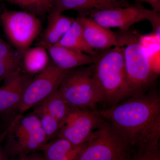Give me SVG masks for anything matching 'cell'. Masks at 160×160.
Segmentation results:
<instances>
[{
	"label": "cell",
	"mask_w": 160,
	"mask_h": 160,
	"mask_svg": "<svg viewBox=\"0 0 160 160\" xmlns=\"http://www.w3.org/2000/svg\"><path fill=\"white\" fill-rule=\"evenodd\" d=\"M134 149L158 144L160 138V97L156 92L130 96L117 105L99 110Z\"/></svg>",
	"instance_id": "1"
},
{
	"label": "cell",
	"mask_w": 160,
	"mask_h": 160,
	"mask_svg": "<svg viewBox=\"0 0 160 160\" xmlns=\"http://www.w3.org/2000/svg\"><path fill=\"white\" fill-rule=\"evenodd\" d=\"M92 68L103 103L108 108L132 95L121 47L115 46L98 53Z\"/></svg>",
	"instance_id": "2"
},
{
	"label": "cell",
	"mask_w": 160,
	"mask_h": 160,
	"mask_svg": "<svg viewBox=\"0 0 160 160\" xmlns=\"http://www.w3.org/2000/svg\"><path fill=\"white\" fill-rule=\"evenodd\" d=\"M3 141L9 159H18L43 151L49 142L34 112L27 115H18L0 136V142Z\"/></svg>",
	"instance_id": "3"
},
{
	"label": "cell",
	"mask_w": 160,
	"mask_h": 160,
	"mask_svg": "<svg viewBox=\"0 0 160 160\" xmlns=\"http://www.w3.org/2000/svg\"><path fill=\"white\" fill-rule=\"evenodd\" d=\"M118 46L122 50L127 79L132 95L145 92L152 83L156 71L137 35L129 29L117 35Z\"/></svg>",
	"instance_id": "4"
},
{
	"label": "cell",
	"mask_w": 160,
	"mask_h": 160,
	"mask_svg": "<svg viewBox=\"0 0 160 160\" xmlns=\"http://www.w3.org/2000/svg\"><path fill=\"white\" fill-rule=\"evenodd\" d=\"M134 150L131 143L103 118L99 127L83 145L75 160H131Z\"/></svg>",
	"instance_id": "5"
},
{
	"label": "cell",
	"mask_w": 160,
	"mask_h": 160,
	"mask_svg": "<svg viewBox=\"0 0 160 160\" xmlns=\"http://www.w3.org/2000/svg\"><path fill=\"white\" fill-rule=\"evenodd\" d=\"M58 89L70 108L96 110L98 104L103 103L92 65L67 70Z\"/></svg>",
	"instance_id": "6"
},
{
	"label": "cell",
	"mask_w": 160,
	"mask_h": 160,
	"mask_svg": "<svg viewBox=\"0 0 160 160\" xmlns=\"http://www.w3.org/2000/svg\"><path fill=\"white\" fill-rule=\"evenodd\" d=\"M0 21L11 46L22 58L42 30L39 18L25 11L4 9Z\"/></svg>",
	"instance_id": "7"
},
{
	"label": "cell",
	"mask_w": 160,
	"mask_h": 160,
	"mask_svg": "<svg viewBox=\"0 0 160 160\" xmlns=\"http://www.w3.org/2000/svg\"><path fill=\"white\" fill-rule=\"evenodd\" d=\"M89 17L107 29L117 27L122 31L129 29L135 23L148 20L157 36L160 37L159 12L146 9L139 3L126 7H120L92 12Z\"/></svg>",
	"instance_id": "8"
},
{
	"label": "cell",
	"mask_w": 160,
	"mask_h": 160,
	"mask_svg": "<svg viewBox=\"0 0 160 160\" xmlns=\"http://www.w3.org/2000/svg\"><path fill=\"white\" fill-rule=\"evenodd\" d=\"M103 120L99 110L71 108L57 136L67 140L72 146H82L90 140Z\"/></svg>",
	"instance_id": "9"
},
{
	"label": "cell",
	"mask_w": 160,
	"mask_h": 160,
	"mask_svg": "<svg viewBox=\"0 0 160 160\" xmlns=\"http://www.w3.org/2000/svg\"><path fill=\"white\" fill-rule=\"evenodd\" d=\"M67 70L50 61L47 67L32 78L24 92L18 109L24 112L37 106L58 89Z\"/></svg>",
	"instance_id": "10"
},
{
	"label": "cell",
	"mask_w": 160,
	"mask_h": 160,
	"mask_svg": "<svg viewBox=\"0 0 160 160\" xmlns=\"http://www.w3.org/2000/svg\"><path fill=\"white\" fill-rule=\"evenodd\" d=\"M32 76L18 71L6 78L0 87V114L18 109Z\"/></svg>",
	"instance_id": "11"
},
{
	"label": "cell",
	"mask_w": 160,
	"mask_h": 160,
	"mask_svg": "<svg viewBox=\"0 0 160 160\" xmlns=\"http://www.w3.org/2000/svg\"><path fill=\"white\" fill-rule=\"evenodd\" d=\"M77 18L82 25L85 41L91 49L105 50L118 46L117 34L110 29L101 26L90 17Z\"/></svg>",
	"instance_id": "12"
},
{
	"label": "cell",
	"mask_w": 160,
	"mask_h": 160,
	"mask_svg": "<svg viewBox=\"0 0 160 160\" xmlns=\"http://www.w3.org/2000/svg\"><path fill=\"white\" fill-rule=\"evenodd\" d=\"M129 0H57L54 10L61 13L69 10L77 12L80 17H87L92 11L126 7Z\"/></svg>",
	"instance_id": "13"
},
{
	"label": "cell",
	"mask_w": 160,
	"mask_h": 160,
	"mask_svg": "<svg viewBox=\"0 0 160 160\" xmlns=\"http://www.w3.org/2000/svg\"><path fill=\"white\" fill-rule=\"evenodd\" d=\"M75 20L74 18L53 9L48 15L47 27L41 34L37 46L47 49L57 44L70 29Z\"/></svg>",
	"instance_id": "14"
},
{
	"label": "cell",
	"mask_w": 160,
	"mask_h": 160,
	"mask_svg": "<svg viewBox=\"0 0 160 160\" xmlns=\"http://www.w3.org/2000/svg\"><path fill=\"white\" fill-rule=\"evenodd\" d=\"M47 50L52 62L60 69L65 70L92 65L94 63L95 57L58 45L51 46Z\"/></svg>",
	"instance_id": "15"
},
{
	"label": "cell",
	"mask_w": 160,
	"mask_h": 160,
	"mask_svg": "<svg viewBox=\"0 0 160 160\" xmlns=\"http://www.w3.org/2000/svg\"><path fill=\"white\" fill-rule=\"evenodd\" d=\"M84 145L76 147L57 136L48 142L42 151L45 160H75Z\"/></svg>",
	"instance_id": "16"
},
{
	"label": "cell",
	"mask_w": 160,
	"mask_h": 160,
	"mask_svg": "<svg viewBox=\"0 0 160 160\" xmlns=\"http://www.w3.org/2000/svg\"><path fill=\"white\" fill-rule=\"evenodd\" d=\"M22 60L11 45L0 38V82L20 71Z\"/></svg>",
	"instance_id": "17"
},
{
	"label": "cell",
	"mask_w": 160,
	"mask_h": 160,
	"mask_svg": "<svg viewBox=\"0 0 160 160\" xmlns=\"http://www.w3.org/2000/svg\"><path fill=\"white\" fill-rule=\"evenodd\" d=\"M69 49L95 56L98 53L87 45L83 36L82 25L77 18L68 32L56 44Z\"/></svg>",
	"instance_id": "18"
},
{
	"label": "cell",
	"mask_w": 160,
	"mask_h": 160,
	"mask_svg": "<svg viewBox=\"0 0 160 160\" xmlns=\"http://www.w3.org/2000/svg\"><path fill=\"white\" fill-rule=\"evenodd\" d=\"M47 51L40 46L30 48L26 51L22 60L25 73L31 76L37 74L47 67L50 62Z\"/></svg>",
	"instance_id": "19"
},
{
	"label": "cell",
	"mask_w": 160,
	"mask_h": 160,
	"mask_svg": "<svg viewBox=\"0 0 160 160\" xmlns=\"http://www.w3.org/2000/svg\"><path fill=\"white\" fill-rule=\"evenodd\" d=\"M18 6L24 11L35 15L38 18H43L53 9L57 0H5Z\"/></svg>",
	"instance_id": "20"
},
{
	"label": "cell",
	"mask_w": 160,
	"mask_h": 160,
	"mask_svg": "<svg viewBox=\"0 0 160 160\" xmlns=\"http://www.w3.org/2000/svg\"><path fill=\"white\" fill-rule=\"evenodd\" d=\"M41 103L58 120L61 126L71 109L63 99L58 89Z\"/></svg>",
	"instance_id": "21"
},
{
	"label": "cell",
	"mask_w": 160,
	"mask_h": 160,
	"mask_svg": "<svg viewBox=\"0 0 160 160\" xmlns=\"http://www.w3.org/2000/svg\"><path fill=\"white\" fill-rule=\"evenodd\" d=\"M34 107V113L38 118L41 126L49 141L57 137L61 127L60 123L41 103Z\"/></svg>",
	"instance_id": "22"
},
{
	"label": "cell",
	"mask_w": 160,
	"mask_h": 160,
	"mask_svg": "<svg viewBox=\"0 0 160 160\" xmlns=\"http://www.w3.org/2000/svg\"><path fill=\"white\" fill-rule=\"evenodd\" d=\"M131 160H160L159 143L138 146L135 148Z\"/></svg>",
	"instance_id": "23"
},
{
	"label": "cell",
	"mask_w": 160,
	"mask_h": 160,
	"mask_svg": "<svg viewBox=\"0 0 160 160\" xmlns=\"http://www.w3.org/2000/svg\"><path fill=\"white\" fill-rule=\"evenodd\" d=\"M137 3H146L151 6L152 9L160 12V0H135Z\"/></svg>",
	"instance_id": "24"
},
{
	"label": "cell",
	"mask_w": 160,
	"mask_h": 160,
	"mask_svg": "<svg viewBox=\"0 0 160 160\" xmlns=\"http://www.w3.org/2000/svg\"><path fill=\"white\" fill-rule=\"evenodd\" d=\"M17 160H45V159L44 154H41L38 151L28 155L22 157Z\"/></svg>",
	"instance_id": "25"
},
{
	"label": "cell",
	"mask_w": 160,
	"mask_h": 160,
	"mask_svg": "<svg viewBox=\"0 0 160 160\" xmlns=\"http://www.w3.org/2000/svg\"><path fill=\"white\" fill-rule=\"evenodd\" d=\"M0 160H9V158L6 154L4 148L0 146Z\"/></svg>",
	"instance_id": "26"
},
{
	"label": "cell",
	"mask_w": 160,
	"mask_h": 160,
	"mask_svg": "<svg viewBox=\"0 0 160 160\" xmlns=\"http://www.w3.org/2000/svg\"><path fill=\"white\" fill-rule=\"evenodd\" d=\"M1 1V0H0V1Z\"/></svg>",
	"instance_id": "27"
}]
</instances>
